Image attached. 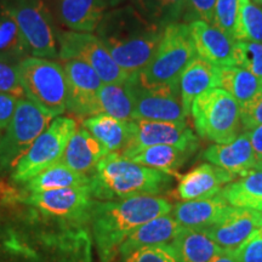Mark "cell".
I'll return each instance as SVG.
<instances>
[{"instance_id": "1", "label": "cell", "mask_w": 262, "mask_h": 262, "mask_svg": "<svg viewBox=\"0 0 262 262\" xmlns=\"http://www.w3.org/2000/svg\"><path fill=\"white\" fill-rule=\"evenodd\" d=\"M164 28L148 21L131 5L106 11L96 35L130 78H135L155 56Z\"/></svg>"}, {"instance_id": "2", "label": "cell", "mask_w": 262, "mask_h": 262, "mask_svg": "<svg viewBox=\"0 0 262 262\" xmlns=\"http://www.w3.org/2000/svg\"><path fill=\"white\" fill-rule=\"evenodd\" d=\"M171 210V203L159 195H137L120 201L95 199L90 229L100 261L112 262L135 229Z\"/></svg>"}, {"instance_id": "3", "label": "cell", "mask_w": 262, "mask_h": 262, "mask_svg": "<svg viewBox=\"0 0 262 262\" xmlns=\"http://www.w3.org/2000/svg\"><path fill=\"white\" fill-rule=\"evenodd\" d=\"M169 173L108 153L90 176V188L96 201H120L137 195H157L169 187Z\"/></svg>"}, {"instance_id": "4", "label": "cell", "mask_w": 262, "mask_h": 262, "mask_svg": "<svg viewBox=\"0 0 262 262\" xmlns=\"http://www.w3.org/2000/svg\"><path fill=\"white\" fill-rule=\"evenodd\" d=\"M189 25L176 22L164 28L155 56L136 77L142 86H180L181 74L195 56Z\"/></svg>"}, {"instance_id": "5", "label": "cell", "mask_w": 262, "mask_h": 262, "mask_svg": "<svg viewBox=\"0 0 262 262\" xmlns=\"http://www.w3.org/2000/svg\"><path fill=\"white\" fill-rule=\"evenodd\" d=\"M17 68L28 101L54 118L67 111L68 84L62 64L31 55L19 62Z\"/></svg>"}, {"instance_id": "6", "label": "cell", "mask_w": 262, "mask_h": 262, "mask_svg": "<svg viewBox=\"0 0 262 262\" xmlns=\"http://www.w3.org/2000/svg\"><path fill=\"white\" fill-rule=\"evenodd\" d=\"M191 114L198 135L215 143L231 142L243 129L241 107L221 88H214L196 97Z\"/></svg>"}, {"instance_id": "7", "label": "cell", "mask_w": 262, "mask_h": 262, "mask_svg": "<svg viewBox=\"0 0 262 262\" xmlns=\"http://www.w3.org/2000/svg\"><path fill=\"white\" fill-rule=\"evenodd\" d=\"M52 119L54 117L42 112L27 98L18 100L11 122L0 134V175L14 171Z\"/></svg>"}, {"instance_id": "8", "label": "cell", "mask_w": 262, "mask_h": 262, "mask_svg": "<svg viewBox=\"0 0 262 262\" xmlns=\"http://www.w3.org/2000/svg\"><path fill=\"white\" fill-rule=\"evenodd\" d=\"M77 129V122L73 118L62 116L54 118L16 165L11 172L12 181L22 185L60 162L68 141Z\"/></svg>"}, {"instance_id": "9", "label": "cell", "mask_w": 262, "mask_h": 262, "mask_svg": "<svg viewBox=\"0 0 262 262\" xmlns=\"http://www.w3.org/2000/svg\"><path fill=\"white\" fill-rule=\"evenodd\" d=\"M17 24L32 56L58 57L56 33L44 0H0Z\"/></svg>"}, {"instance_id": "10", "label": "cell", "mask_w": 262, "mask_h": 262, "mask_svg": "<svg viewBox=\"0 0 262 262\" xmlns=\"http://www.w3.org/2000/svg\"><path fill=\"white\" fill-rule=\"evenodd\" d=\"M58 58L80 60L96 72L103 84L125 83L131 78L118 66L103 42L93 33L74 31L58 32Z\"/></svg>"}, {"instance_id": "11", "label": "cell", "mask_w": 262, "mask_h": 262, "mask_svg": "<svg viewBox=\"0 0 262 262\" xmlns=\"http://www.w3.org/2000/svg\"><path fill=\"white\" fill-rule=\"evenodd\" d=\"M15 202L32 206L41 214L62 220L90 225V212L95 202L90 185L52 191L24 193Z\"/></svg>"}, {"instance_id": "12", "label": "cell", "mask_w": 262, "mask_h": 262, "mask_svg": "<svg viewBox=\"0 0 262 262\" xmlns=\"http://www.w3.org/2000/svg\"><path fill=\"white\" fill-rule=\"evenodd\" d=\"M134 91V120H155V122H186L180 95V86L146 88L137 83L136 77L131 78Z\"/></svg>"}, {"instance_id": "13", "label": "cell", "mask_w": 262, "mask_h": 262, "mask_svg": "<svg viewBox=\"0 0 262 262\" xmlns=\"http://www.w3.org/2000/svg\"><path fill=\"white\" fill-rule=\"evenodd\" d=\"M169 145L193 155L199 142L186 122H155V120H133V135L120 153L133 152L145 147Z\"/></svg>"}, {"instance_id": "14", "label": "cell", "mask_w": 262, "mask_h": 262, "mask_svg": "<svg viewBox=\"0 0 262 262\" xmlns=\"http://www.w3.org/2000/svg\"><path fill=\"white\" fill-rule=\"evenodd\" d=\"M68 84L67 111L80 118L100 114L97 93L103 83L89 64L80 60L62 62Z\"/></svg>"}, {"instance_id": "15", "label": "cell", "mask_w": 262, "mask_h": 262, "mask_svg": "<svg viewBox=\"0 0 262 262\" xmlns=\"http://www.w3.org/2000/svg\"><path fill=\"white\" fill-rule=\"evenodd\" d=\"M262 227V211L233 208L220 221L203 229L224 250L233 251Z\"/></svg>"}, {"instance_id": "16", "label": "cell", "mask_w": 262, "mask_h": 262, "mask_svg": "<svg viewBox=\"0 0 262 262\" xmlns=\"http://www.w3.org/2000/svg\"><path fill=\"white\" fill-rule=\"evenodd\" d=\"M179 185L176 195L182 202L196 201V199L211 198L221 192V189L238 176L219 168L214 164H202L186 172L185 175H176Z\"/></svg>"}, {"instance_id": "17", "label": "cell", "mask_w": 262, "mask_h": 262, "mask_svg": "<svg viewBox=\"0 0 262 262\" xmlns=\"http://www.w3.org/2000/svg\"><path fill=\"white\" fill-rule=\"evenodd\" d=\"M204 158L209 163L227 170L238 178L251 170L262 169V163L256 158L247 131L239 134L231 142L216 143L206 148Z\"/></svg>"}, {"instance_id": "18", "label": "cell", "mask_w": 262, "mask_h": 262, "mask_svg": "<svg viewBox=\"0 0 262 262\" xmlns=\"http://www.w3.org/2000/svg\"><path fill=\"white\" fill-rule=\"evenodd\" d=\"M189 29L199 57L219 68L235 66V40L227 37L214 26L199 19L191 22Z\"/></svg>"}, {"instance_id": "19", "label": "cell", "mask_w": 262, "mask_h": 262, "mask_svg": "<svg viewBox=\"0 0 262 262\" xmlns=\"http://www.w3.org/2000/svg\"><path fill=\"white\" fill-rule=\"evenodd\" d=\"M233 208L220 194H216L211 198L178 203L172 206L171 215L182 227L205 229L220 221Z\"/></svg>"}, {"instance_id": "20", "label": "cell", "mask_w": 262, "mask_h": 262, "mask_svg": "<svg viewBox=\"0 0 262 262\" xmlns=\"http://www.w3.org/2000/svg\"><path fill=\"white\" fill-rule=\"evenodd\" d=\"M220 88V68L204 58L194 56L180 79V95L186 117L191 114L192 103L205 91Z\"/></svg>"}, {"instance_id": "21", "label": "cell", "mask_w": 262, "mask_h": 262, "mask_svg": "<svg viewBox=\"0 0 262 262\" xmlns=\"http://www.w3.org/2000/svg\"><path fill=\"white\" fill-rule=\"evenodd\" d=\"M108 155L102 143L84 127L75 130L60 162L75 171L91 176L97 163Z\"/></svg>"}, {"instance_id": "22", "label": "cell", "mask_w": 262, "mask_h": 262, "mask_svg": "<svg viewBox=\"0 0 262 262\" xmlns=\"http://www.w3.org/2000/svg\"><path fill=\"white\" fill-rule=\"evenodd\" d=\"M182 228L172 215L158 216L140 226L126 238L119 249V256H124L143 247L171 243Z\"/></svg>"}, {"instance_id": "23", "label": "cell", "mask_w": 262, "mask_h": 262, "mask_svg": "<svg viewBox=\"0 0 262 262\" xmlns=\"http://www.w3.org/2000/svg\"><path fill=\"white\" fill-rule=\"evenodd\" d=\"M60 21L71 31L93 33L107 11L102 0H56Z\"/></svg>"}, {"instance_id": "24", "label": "cell", "mask_w": 262, "mask_h": 262, "mask_svg": "<svg viewBox=\"0 0 262 262\" xmlns=\"http://www.w3.org/2000/svg\"><path fill=\"white\" fill-rule=\"evenodd\" d=\"M81 125L102 143L108 153L125 149L133 135V120L124 122L103 113L85 118Z\"/></svg>"}, {"instance_id": "25", "label": "cell", "mask_w": 262, "mask_h": 262, "mask_svg": "<svg viewBox=\"0 0 262 262\" xmlns=\"http://www.w3.org/2000/svg\"><path fill=\"white\" fill-rule=\"evenodd\" d=\"M171 244L181 262H211L224 251L203 229L183 227Z\"/></svg>"}, {"instance_id": "26", "label": "cell", "mask_w": 262, "mask_h": 262, "mask_svg": "<svg viewBox=\"0 0 262 262\" xmlns=\"http://www.w3.org/2000/svg\"><path fill=\"white\" fill-rule=\"evenodd\" d=\"M219 194L234 208L262 211V169L251 170L227 183Z\"/></svg>"}, {"instance_id": "27", "label": "cell", "mask_w": 262, "mask_h": 262, "mask_svg": "<svg viewBox=\"0 0 262 262\" xmlns=\"http://www.w3.org/2000/svg\"><path fill=\"white\" fill-rule=\"evenodd\" d=\"M22 185L24 193L45 192L90 185V176L75 171L66 164L58 162Z\"/></svg>"}, {"instance_id": "28", "label": "cell", "mask_w": 262, "mask_h": 262, "mask_svg": "<svg viewBox=\"0 0 262 262\" xmlns=\"http://www.w3.org/2000/svg\"><path fill=\"white\" fill-rule=\"evenodd\" d=\"M124 158L148 168L160 170L169 175H178L176 170L187 160L189 153L169 145H156L145 147L133 152L120 153Z\"/></svg>"}, {"instance_id": "29", "label": "cell", "mask_w": 262, "mask_h": 262, "mask_svg": "<svg viewBox=\"0 0 262 262\" xmlns=\"http://www.w3.org/2000/svg\"><path fill=\"white\" fill-rule=\"evenodd\" d=\"M100 113L124 122L134 120V91L131 79L119 84H103L97 93Z\"/></svg>"}, {"instance_id": "30", "label": "cell", "mask_w": 262, "mask_h": 262, "mask_svg": "<svg viewBox=\"0 0 262 262\" xmlns=\"http://www.w3.org/2000/svg\"><path fill=\"white\" fill-rule=\"evenodd\" d=\"M31 51L17 24L10 12L0 5V61L18 64Z\"/></svg>"}, {"instance_id": "31", "label": "cell", "mask_w": 262, "mask_h": 262, "mask_svg": "<svg viewBox=\"0 0 262 262\" xmlns=\"http://www.w3.org/2000/svg\"><path fill=\"white\" fill-rule=\"evenodd\" d=\"M220 86L243 107L262 90V81L244 68L233 66L220 68Z\"/></svg>"}, {"instance_id": "32", "label": "cell", "mask_w": 262, "mask_h": 262, "mask_svg": "<svg viewBox=\"0 0 262 262\" xmlns=\"http://www.w3.org/2000/svg\"><path fill=\"white\" fill-rule=\"evenodd\" d=\"M130 5L146 19L165 28L186 17L187 0H131Z\"/></svg>"}, {"instance_id": "33", "label": "cell", "mask_w": 262, "mask_h": 262, "mask_svg": "<svg viewBox=\"0 0 262 262\" xmlns=\"http://www.w3.org/2000/svg\"><path fill=\"white\" fill-rule=\"evenodd\" d=\"M237 41L262 42V6L250 0H239Z\"/></svg>"}, {"instance_id": "34", "label": "cell", "mask_w": 262, "mask_h": 262, "mask_svg": "<svg viewBox=\"0 0 262 262\" xmlns=\"http://www.w3.org/2000/svg\"><path fill=\"white\" fill-rule=\"evenodd\" d=\"M235 66L253 73L262 81V42L235 41Z\"/></svg>"}, {"instance_id": "35", "label": "cell", "mask_w": 262, "mask_h": 262, "mask_svg": "<svg viewBox=\"0 0 262 262\" xmlns=\"http://www.w3.org/2000/svg\"><path fill=\"white\" fill-rule=\"evenodd\" d=\"M239 0H217L215 6L214 27L235 40L238 28ZM237 41V40H235Z\"/></svg>"}, {"instance_id": "36", "label": "cell", "mask_w": 262, "mask_h": 262, "mask_svg": "<svg viewBox=\"0 0 262 262\" xmlns=\"http://www.w3.org/2000/svg\"><path fill=\"white\" fill-rule=\"evenodd\" d=\"M119 262H181L172 244L143 247L120 256Z\"/></svg>"}, {"instance_id": "37", "label": "cell", "mask_w": 262, "mask_h": 262, "mask_svg": "<svg viewBox=\"0 0 262 262\" xmlns=\"http://www.w3.org/2000/svg\"><path fill=\"white\" fill-rule=\"evenodd\" d=\"M17 66L0 61V93L21 100L26 98V95L19 81Z\"/></svg>"}, {"instance_id": "38", "label": "cell", "mask_w": 262, "mask_h": 262, "mask_svg": "<svg viewBox=\"0 0 262 262\" xmlns=\"http://www.w3.org/2000/svg\"><path fill=\"white\" fill-rule=\"evenodd\" d=\"M232 253L237 262H262V227Z\"/></svg>"}, {"instance_id": "39", "label": "cell", "mask_w": 262, "mask_h": 262, "mask_svg": "<svg viewBox=\"0 0 262 262\" xmlns=\"http://www.w3.org/2000/svg\"><path fill=\"white\" fill-rule=\"evenodd\" d=\"M217 0H187V12L185 19L187 21H204L214 25L215 6Z\"/></svg>"}, {"instance_id": "40", "label": "cell", "mask_w": 262, "mask_h": 262, "mask_svg": "<svg viewBox=\"0 0 262 262\" xmlns=\"http://www.w3.org/2000/svg\"><path fill=\"white\" fill-rule=\"evenodd\" d=\"M241 122L245 130L262 125V90L253 100L241 107Z\"/></svg>"}, {"instance_id": "41", "label": "cell", "mask_w": 262, "mask_h": 262, "mask_svg": "<svg viewBox=\"0 0 262 262\" xmlns=\"http://www.w3.org/2000/svg\"><path fill=\"white\" fill-rule=\"evenodd\" d=\"M18 98L0 93V131H4L11 122Z\"/></svg>"}, {"instance_id": "42", "label": "cell", "mask_w": 262, "mask_h": 262, "mask_svg": "<svg viewBox=\"0 0 262 262\" xmlns=\"http://www.w3.org/2000/svg\"><path fill=\"white\" fill-rule=\"evenodd\" d=\"M247 134L253 146L255 155L260 163H262V125H258L253 129L247 130Z\"/></svg>"}, {"instance_id": "43", "label": "cell", "mask_w": 262, "mask_h": 262, "mask_svg": "<svg viewBox=\"0 0 262 262\" xmlns=\"http://www.w3.org/2000/svg\"><path fill=\"white\" fill-rule=\"evenodd\" d=\"M211 262H237V260L234 258L233 253H232V251L224 250L220 255H217V256H216Z\"/></svg>"}, {"instance_id": "44", "label": "cell", "mask_w": 262, "mask_h": 262, "mask_svg": "<svg viewBox=\"0 0 262 262\" xmlns=\"http://www.w3.org/2000/svg\"><path fill=\"white\" fill-rule=\"evenodd\" d=\"M102 2L107 5V8H117V6H119L125 0H102Z\"/></svg>"}, {"instance_id": "45", "label": "cell", "mask_w": 262, "mask_h": 262, "mask_svg": "<svg viewBox=\"0 0 262 262\" xmlns=\"http://www.w3.org/2000/svg\"><path fill=\"white\" fill-rule=\"evenodd\" d=\"M253 2L255 3V4H257V5H261V6H262V0H253Z\"/></svg>"}, {"instance_id": "46", "label": "cell", "mask_w": 262, "mask_h": 262, "mask_svg": "<svg viewBox=\"0 0 262 262\" xmlns=\"http://www.w3.org/2000/svg\"><path fill=\"white\" fill-rule=\"evenodd\" d=\"M3 133V131H0V134H2Z\"/></svg>"}]
</instances>
